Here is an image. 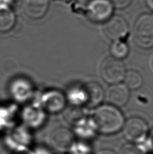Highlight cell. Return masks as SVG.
Returning a JSON list of instances; mask_svg holds the SVG:
<instances>
[{
	"instance_id": "cell-1",
	"label": "cell",
	"mask_w": 153,
	"mask_h": 154,
	"mask_svg": "<svg viewBox=\"0 0 153 154\" xmlns=\"http://www.w3.org/2000/svg\"><path fill=\"white\" fill-rule=\"evenodd\" d=\"M93 120L97 131L104 134L116 133L124 125V116L121 112L113 106L99 107L95 110Z\"/></svg>"
},
{
	"instance_id": "cell-2",
	"label": "cell",
	"mask_w": 153,
	"mask_h": 154,
	"mask_svg": "<svg viewBox=\"0 0 153 154\" xmlns=\"http://www.w3.org/2000/svg\"><path fill=\"white\" fill-rule=\"evenodd\" d=\"M133 38L136 45L142 49L153 47V15L144 14L136 20L133 30Z\"/></svg>"
},
{
	"instance_id": "cell-3",
	"label": "cell",
	"mask_w": 153,
	"mask_h": 154,
	"mask_svg": "<svg viewBox=\"0 0 153 154\" xmlns=\"http://www.w3.org/2000/svg\"><path fill=\"white\" fill-rule=\"evenodd\" d=\"M125 72L124 63L113 57H106L101 63L100 75L108 83L117 84L124 80Z\"/></svg>"
},
{
	"instance_id": "cell-4",
	"label": "cell",
	"mask_w": 153,
	"mask_h": 154,
	"mask_svg": "<svg viewBox=\"0 0 153 154\" xmlns=\"http://www.w3.org/2000/svg\"><path fill=\"white\" fill-rule=\"evenodd\" d=\"M113 12L110 0H91L86 6V13L91 20L97 23L108 20Z\"/></svg>"
},
{
	"instance_id": "cell-5",
	"label": "cell",
	"mask_w": 153,
	"mask_h": 154,
	"mask_svg": "<svg viewBox=\"0 0 153 154\" xmlns=\"http://www.w3.org/2000/svg\"><path fill=\"white\" fill-rule=\"evenodd\" d=\"M148 126L144 121L139 118H130L124 125V133L128 140L138 143L146 139Z\"/></svg>"
},
{
	"instance_id": "cell-6",
	"label": "cell",
	"mask_w": 153,
	"mask_h": 154,
	"mask_svg": "<svg viewBox=\"0 0 153 154\" xmlns=\"http://www.w3.org/2000/svg\"><path fill=\"white\" fill-rule=\"evenodd\" d=\"M105 35L112 40H119L124 37L128 31L127 23L120 16L110 18L104 26Z\"/></svg>"
},
{
	"instance_id": "cell-7",
	"label": "cell",
	"mask_w": 153,
	"mask_h": 154,
	"mask_svg": "<svg viewBox=\"0 0 153 154\" xmlns=\"http://www.w3.org/2000/svg\"><path fill=\"white\" fill-rule=\"evenodd\" d=\"M40 103L43 109L51 113H56L64 108L65 100L62 93L50 91L42 95Z\"/></svg>"
},
{
	"instance_id": "cell-8",
	"label": "cell",
	"mask_w": 153,
	"mask_h": 154,
	"mask_svg": "<svg viewBox=\"0 0 153 154\" xmlns=\"http://www.w3.org/2000/svg\"><path fill=\"white\" fill-rule=\"evenodd\" d=\"M32 137L24 128H18L8 137V143L16 151H25L31 143Z\"/></svg>"
},
{
	"instance_id": "cell-9",
	"label": "cell",
	"mask_w": 153,
	"mask_h": 154,
	"mask_svg": "<svg viewBox=\"0 0 153 154\" xmlns=\"http://www.w3.org/2000/svg\"><path fill=\"white\" fill-rule=\"evenodd\" d=\"M46 115L44 109L35 104L28 106L22 112V119L27 125L32 128H38L45 122Z\"/></svg>"
},
{
	"instance_id": "cell-10",
	"label": "cell",
	"mask_w": 153,
	"mask_h": 154,
	"mask_svg": "<svg viewBox=\"0 0 153 154\" xmlns=\"http://www.w3.org/2000/svg\"><path fill=\"white\" fill-rule=\"evenodd\" d=\"M10 91L16 101L24 102L32 97L33 89L28 81L24 79H16L11 85Z\"/></svg>"
},
{
	"instance_id": "cell-11",
	"label": "cell",
	"mask_w": 153,
	"mask_h": 154,
	"mask_svg": "<svg viewBox=\"0 0 153 154\" xmlns=\"http://www.w3.org/2000/svg\"><path fill=\"white\" fill-rule=\"evenodd\" d=\"M106 98L109 102L115 106H123L128 102L129 91L125 85L114 84L107 91Z\"/></svg>"
},
{
	"instance_id": "cell-12",
	"label": "cell",
	"mask_w": 153,
	"mask_h": 154,
	"mask_svg": "<svg viewBox=\"0 0 153 154\" xmlns=\"http://www.w3.org/2000/svg\"><path fill=\"white\" fill-rule=\"evenodd\" d=\"M49 8V0H25L24 11L28 17L32 19L41 18Z\"/></svg>"
},
{
	"instance_id": "cell-13",
	"label": "cell",
	"mask_w": 153,
	"mask_h": 154,
	"mask_svg": "<svg viewBox=\"0 0 153 154\" xmlns=\"http://www.w3.org/2000/svg\"><path fill=\"white\" fill-rule=\"evenodd\" d=\"M97 131L93 118H81L75 124L74 132L78 137L83 139L93 137Z\"/></svg>"
},
{
	"instance_id": "cell-14",
	"label": "cell",
	"mask_w": 153,
	"mask_h": 154,
	"mask_svg": "<svg viewBox=\"0 0 153 154\" xmlns=\"http://www.w3.org/2000/svg\"><path fill=\"white\" fill-rule=\"evenodd\" d=\"M85 90L87 101L86 104L91 107L97 106L101 102L104 92L103 88L97 82H89L84 87Z\"/></svg>"
},
{
	"instance_id": "cell-15",
	"label": "cell",
	"mask_w": 153,
	"mask_h": 154,
	"mask_svg": "<svg viewBox=\"0 0 153 154\" xmlns=\"http://www.w3.org/2000/svg\"><path fill=\"white\" fill-rule=\"evenodd\" d=\"M16 16L9 7L0 8V32L10 31L14 26Z\"/></svg>"
},
{
	"instance_id": "cell-16",
	"label": "cell",
	"mask_w": 153,
	"mask_h": 154,
	"mask_svg": "<svg viewBox=\"0 0 153 154\" xmlns=\"http://www.w3.org/2000/svg\"><path fill=\"white\" fill-rule=\"evenodd\" d=\"M124 81L126 87L130 89H139L143 84L142 77L134 70H130L125 72Z\"/></svg>"
},
{
	"instance_id": "cell-17",
	"label": "cell",
	"mask_w": 153,
	"mask_h": 154,
	"mask_svg": "<svg viewBox=\"0 0 153 154\" xmlns=\"http://www.w3.org/2000/svg\"><path fill=\"white\" fill-rule=\"evenodd\" d=\"M68 99L70 102L75 106L86 104L87 98L85 90L83 88H75L70 90L68 94Z\"/></svg>"
},
{
	"instance_id": "cell-18",
	"label": "cell",
	"mask_w": 153,
	"mask_h": 154,
	"mask_svg": "<svg viewBox=\"0 0 153 154\" xmlns=\"http://www.w3.org/2000/svg\"><path fill=\"white\" fill-rule=\"evenodd\" d=\"M111 53L116 59H123L127 56L128 48L126 44L120 40H115L111 45Z\"/></svg>"
},
{
	"instance_id": "cell-19",
	"label": "cell",
	"mask_w": 153,
	"mask_h": 154,
	"mask_svg": "<svg viewBox=\"0 0 153 154\" xmlns=\"http://www.w3.org/2000/svg\"><path fill=\"white\" fill-rule=\"evenodd\" d=\"M70 152L72 154H91V149L88 145L78 142L71 145Z\"/></svg>"
},
{
	"instance_id": "cell-20",
	"label": "cell",
	"mask_w": 153,
	"mask_h": 154,
	"mask_svg": "<svg viewBox=\"0 0 153 154\" xmlns=\"http://www.w3.org/2000/svg\"><path fill=\"white\" fill-rule=\"evenodd\" d=\"M121 154H144L137 145L133 144H126L122 147Z\"/></svg>"
},
{
	"instance_id": "cell-21",
	"label": "cell",
	"mask_w": 153,
	"mask_h": 154,
	"mask_svg": "<svg viewBox=\"0 0 153 154\" xmlns=\"http://www.w3.org/2000/svg\"><path fill=\"white\" fill-rule=\"evenodd\" d=\"M132 1V0H110L113 6L118 9H124L128 7Z\"/></svg>"
},
{
	"instance_id": "cell-22",
	"label": "cell",
	"mask_w": 153,
	"mask_h": 154,
	"mask_svg": "<svg viewBox=\"0 0 153 154\" xmlns=\"http://www.w3.org/2000/svg\"><path fill=\"white\" fill-rule=\"evenodd\" d=\"M30 154H51L50 151L43 147H37Z\"/></svg>"
},
{
	"instance_id": "cell-23",
	"label": "cell",
	"mask_w": 153,
	"mask_h": 154,
	"mask_svg": "<svg viewBox=\"0 0 153 154\" xmlns=\"http://www.w3.org/2000/svg\"><path fill=\"white\" fill-rule=\"evenodd\" d=\"M146 3L148 8L153 10V0H146Z\"/></svg>"
},
{
	"instance_id": "cell-24",
	"label": "cell",
	"mask_w": 153,
	"mask_h": 154,
	"mask_svg": "<svg viewBox=\"0 0 153 154\" xmlns=\"http://www.w3.org/2000/svg\"><path fill=\"white\" fill-rule=\"evenodd\" d=\"M150 143H151V146L153 148V130L152 131L151 137H150Z\"/></svg>"
},
{
	"instance_id": "cell-25",
	"label": "cell",
	"mask_w": 153,
	"mask_h": 154,
	"mask_svg": "<svg viewBox=\"0 0 153 154\" xmlns=\"http://www.w3.org/2000/svg\"><path fill=\"white\" fill-rule=\"evenodd\" d=\"M99 154H115V153L111 152H109V151H104V152H100Z\"/></svg>"
},
{
	"instance_id": "cell-26",
	"label": "cell",
	"mask_w": 153,
	"mask_h": 154,
	"mask_svg": "<svg viewBox=\"0 0 153 154\" xmlns=\"http://www.w3.org/2000/svg\"><path fill=\"white\" fill-rule=\"evenodd\" d=\"M152 68H153V58L152 60Z\"/></svg>"
}]
</instances>
